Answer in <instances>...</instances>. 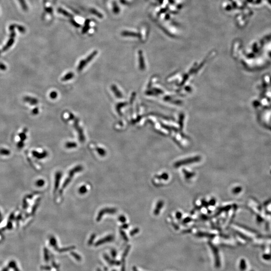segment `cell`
I'll use <instances>...</instances> for the list:
<instances>
[{"instance_id": "cell-1", "label": "cell", "mask_w": 271, "mask_h": 271, "mask_svg": "<svg viewBox=\"0 0 271 271\" xmlns=\"http://www.w3.org/2000/svg\"><path fill=\"white\" fill-rule=\"evenodd\" d=\"M82 170H83V167L79 165L74 167V168H73L69 171L67 178L65 180L64 182L63 183L62 185L61 191L68 185V184H69V183L70 182V181H71L72 178L73 177V176L74 175L75 173L81 171Z\"/></svg>"}, {"instance_id": "cell-2", "label": "cell", "mask_w": 271, "mask_h": 271, "mask_svg": "<svg viewBox=\"0 0 271 271\" xmlns=\"http://www.w3.org/2000/svg\"><path fill=\"white\" fill-rule=\"evenodd\" d=\"M97 53V51H94L93 53H92L90 55L86 58L85 59L82 60L79 62V64L78 66L77 69L78 71H81L83 69V68L87 65L88 63H89L92 59H93L94 57L96 55Z\"/></svg>"}, {"instance_id": "cell-3", "label": "cell", "mask_w": 271, "mask_h": 271, "mask_svg": "<svg viewBox=\"0 0 271 271\" xmlns=\"http://www.w3.org/2000/svg\"><path fill=\"white\" fill-rule=\"evenodd\" d=\"M117 209L114 208H105L101 209L97 215L96 220L97 221H100L102 217L105 214H114L117 212Z\"/></svg>"}, {"instance_id": "cell-4", "label": "cell", "mask_w": 271, "mask_h": 271, "mask_svg": "<svg viewBox=\"0 0 271 271\" xmlns=\"http://www.w3.org/2000/svg\"><path fill=\"white\" fill-rule=\"evenodd\" d=\"M210 246V247L211 248V250H212V251L213 256H214L215 266L216 268H218L220 267V265H221L220 259V257H219L218 250V248H217L215 247H214V246H213L212 245H211Z\"/></svg>"}, {"instance_id": "cell-5", "label": "cell", "mask_w": 271, "mask_h": 271, "mask_svg": "<svg viewBox=\"0 0 271 271\" xmlns=\"http://www.w3.org/2000/svg\"><path fill=\"white\" fill-rule=\"evenodd\" d=\"M113 240H114V237H113V236H112V235L107 236H106L105 237L102 238H101V239H100L99 241H97L95 244V246H100V245H102V244H104L105 243H106V242H111Z\"/></svg>"}, {"instance_id": "cell-6", "label": "cell", "mask_w": 271, "mask_h": 271, "mask_svg": "<svg viewBox=\"0 0 271 271\" xmlns=\"http://www.w3.org/2000/svg\"><path fill=\"white\" fill-rule=\"evenodd\" d=\"M15 33H14V32H12L11 35V37L10 39H9V41H8V42L7 43L6 45H5V46L3 47V50H2L3 51H7L8 49H9L13 45V43H14V37H15Z\"/></svg>"}, {"instance_id": "cell-7", "label": "cell", "mask_w": 271, "mask_h": 271, "mask_svg": "<svg viewBox=\"0 0 271 271\" xmlns=\"http://www.w3.org/2000/svg\"><path fill=\"white\" fill-rule=\"evenodd\" d=\"M23 100L25 102L28 103L31 106H35L38 104V100L37 99L34 98V97H32L29 96H26L24 97Z\"/></svg>"}, {"instance_id": "cell-8", "label": "cell", "mask_w": 271, "mask_h": 271, "mask_svg": "<svg viewBox=\"0 0 271 271\" xmlns=\"http://www.w3.org/2000/svg\"><path fill=\"white\" fill-rule=\"evenodd\" d=\"M62 173L60 172H57L55 174V183H54V192H55L58 188L60 180L61 178Z\"/></svg>"}, {"instance_id": "cell-9", "label": "cell", "mask_w": 271, "mask_h": 271, "mask_svg": "<svg viewBox=\"0 0 271 271\" xmlns=\"http://www.w3.org/2000/svg\"><path fill=\"white\" fill-rule=\"evenodd\" d=\"M32 155H33V156L34 157H35V158L38 159H41L44 158L48 155V153H47V152H46V151L43 152H42V153H39L37 151H32Z\"/></svg>"}, {"instance_id": "cell-10", "label": "cell", "mask_w": 271, "mask_h": 271, "mask_svg": "<svg viewBox=\"0 0 271 271\" xmlns=\"http://www.w3.org/2000/svg\"><path fill=\"white\" fill-rule=\"evenodd\" d=\"M112 90L114 92V94L116 95V97H118V98H122L123 95L122 94V93L121 92L118 90V88L116 87V86H115V85H112L111 87Z\"/></svg>"}, {"instance_id": "cell-11", "label": "cell", "mask_w": 271, "mask_h": 271, "mask_svg": "<svg viewBox=\"0 0 271 271\" xmlns=\"http://www.w3.org/2000/svg\"><path fill=\"white\" fill-rule=\"evenodd\" d=\"M28 131V130H27V128H25L23 130V131L22 132L20 133L19 134V137L20 139V141H23L24 142L26 140V139H27V135H26V132Z\"/></svg>"}, {"instance_id": "cell-12", "label": "cell", "mask_w": 271, "mask_h": 271, "mask_svg": "<svg viewBox=\"0 0 271 271\" xmlns=\"http://www.w3.org/2000/svg\"><path fill=\"white\" fill-rule=\"evenodd\" d=\"M73 76H74V74L71 72H70L68 73L67 74H66L65 75L64 77L61 79V80L63 81H67L68 80H69L70 79H71L72 78H73Z\"/></svg>"}, {"instance_id": "cell-13", "label": "cell", "mask_w": 271, "mask_h": 271, "mask_svg": "<svg viewBox=\"0 0 271 271\" xmlns=\"http://www.w3.org/2000/svg\"><path fill=\"white\" fill-rule=\"evenodd\" d=\"M11 152L10 150L5 149V148H1L0 149V154L4 156H8L10 154Z\"/></svg>"}, {"instance_id": "cell-14", "label": "cell", "mask_w": 271, "mask_h": 271, "mask_svg": "<svg viewBox=\"0 0 271 271\" xmlns=\"http://www.w3.org/2000/svg\"><path fill=\"white\" fill-rule=\"evenodd\" d=\"M122 34L124 36H133V37H137L138 34L136 33H133V32H128V31H124L122 32Z\"/></svg>"}, {"instance_id": "cell-15", "label": "cell", "mask_w": 271, "mask_h": 271, "mask_svg": "<svg viewBox=\"0 0 271 271\" xmlns=\"http://www.w3.org/2000/svg\"><path fill=\"white\" fill-rule=\"evenodd\" d=\"M96 151L98 152L99 154L101 156H104L106 154V151L104 149L101 148H97Z\"/></svg>"}, {"instance_id": "cell-16", "label": "cell", "mask_w": 271, "mask_h": 271, "mask_svg": "<svg viewBox=\"0 0 271 271\" xmlns=\"http://www.w3.org/2000/svg\"><path fill=\"white\" fill-rule=\"evenodd\" d=\"M66 147L68 149H70V148H75L76 147H77V144L74 143V142H67L66 144Z\"/></svg>"}, {"instance_id": "cell-17", "label": "cell", "mask_w": 271, "mask_h": 271, "mask_svg": "<svg viewBox=\"0 0 271 271\" xmlns=\"http://www.w3.org/2000/svg\"><path fill=\"white\" fill-rule=\"evenodd\" d=\"M36 185L38 187H42L45 184V181L44 180H43V179H39V180H38L36 182Z\"/></svg>"}, {"instance_id": "cell-18", "label": "cell", "mask_w": 271, "mask_h": 271, "mask_svg": "<svg viewBox=\"0 0 271 271\" xmlns=\"http://www.w3.org/2000/svg\"><path fill=\"white\" fill-rule=\"evenodd\" d=\"M87 191H88V189H87V188L85 186H81L79 189V192L81 194H83L85 193L86 192H87Z\"/></svg>"}, {"instance_id": "cell-19", "label": "cell", "mask_w": 271, "mask_h": 271, "mask_svg": "<svg viewBox=\"0 0 271 271\" xmlns=\"http://www.w3.org/2000/svg\"><path fill=\"white\" fill-rule=\"evenodd\" d=\"M19 1L20 3L21 6L23 9V10L26 11L27 10V6L24 0H19Z\"/></svg>"}, {"instance_id": "cell-20", "label": "cell", "mask_w": 271, "mask_h": 271, "mask_svg": "<svg viewBox=\"0 0 271 271\" xmlns=\"http://www.w3.org/2000/svg\"><path fill=\"white\" fill-rule=\"evenodd\" d=\"M50 97L52 99H55L57 97V93L56 91H52L50 94Z\"/></svg>"}, {"instance_id": "cell-21", "label": "cell", "mask_w": 271, "mask_h": 271, "mask_svg": "<svg viewBox=\"0 0 271 271\" xmlns=\"http://www.w3.org/2000/svg\"><path fill=\"white\" fill-rule=\"evenodd\" d=\"M9 265H10V267L14 268L15 271H19V270H18V269L17 268V266H16V265L15 263L14 262H11V263H10V264H9Z\"/></svg>"}, {"instance_id": "cell-22", "label": "cell", "mask_w": 271, "mask_h": 271, "mask_svg": "<svg viewBox=\"0 0 271 271\" xmlns=\"http://www.w3.org/2000/svg\"><path fill=\"white\" fill-rule=\"evenodd\" d=\"M39 109L38 107H35L34 108L33 110H32L31 112H32V114L33 115H37L39 113Z\"/></svg>"}, {"instance_id": "cell-23", "label": "cell", "mask_w": 271, "mask_h": 271, "mask_svg": "<svg viewBox=\"0 0 271 271\" xmlns=\"http://www.w3.org/2000/svg\"><path fill=\"white\" fill-rule=\"evenodd\" d=\"M71 254L74 257V258L78 260V261H80V260H81V257L78 255V254H77V253L76 254V253H71Z\"/></svg>"}, {"instance_id": "cell-24", "label": "cell", "mask_w": 271, "mask_h": 271, "mask_svg": "<svg viewBox=\"0 0 271 271\" xmlns=\"http://www.w3.org/2000/svg\"><path fill=\"white\" fill-rule=\"evenodd\" d=\"M24 146V143L23 141H20L17 144V147L19 149L22 148Z\"/></svg>"}, {"instance_id": "cell-25", "label": "cell", "mask_w": 271, "mask_h": 271, "mask_svg": "<svg viewBox=\"0 0 271 271\" xmlns=\"http://www.w3.org/2000/svg\"><path fill=\"white\" fill-rule=\"evenodd\" d=\"M119 220H120L121 222L123 223H125L126 221V218H125V216H124L123 215H121L119 216V218H118Z\"/></svg>"}, {"instance_id": "cell-26", "label": "cell", "mask_w": 271, "mask_h": 271, "mask_svg": "<svg viewBox=\"0 0 271 271\" xmlns=\"http://www.w3.org/2000/svg\"><path fill=\"white\" fill-rule=\"evenodd\" d=\"M120 234L122 235V236H123L124 239V240H125V241H127V242H128V237H127L126 235L125 234V233H124L123 231H122V230H121V231H120Z\"/></svg>"}, {"instance_id": "cell-27", "label": "cell", "mask_w": 271, "mask_h": 271, "mask_svg": "<svg viewBox=\"0 0 271 271\" xmlns=\"http://www.w3.org/2000/svg\"><path fill=\"white\" fill-rule=\"evenodd\" d=\"M7 69V67L5 65L2 63H0V70H6Z\"/></svg>"}, {"instance_id": "cell-28", "label": "cell", "mask_w": 271, "mask_h": 271, "mask_svg": "<svg viewBox=\"0 0 271 271\" xmlns=\"http://www.w3.org/2000/svg\"><path fill=\"white\" fill-rule=\"evenodd\" d=\"M95 234H93V235H92V236H91L90 240H89V242H88V244H89V245H90V244L93 242V241H94V238H95Z\"/></svg>"}, {"instance_id": "cell-29", "label": "cell", "mask_w": 271, "mask_h": 271, "mask_svg": "<svg viewBox=\"0 0 271 271\" xmlns=\"http://www.w3.org/2000/svg\"><path fill=\"white\" fill-rule=\"evenodd\" d=\"M138 231H139L138 229H135V230H133L132 231H131V233H130V235H131V236H134V235H135L136 234H137V233L138 232Z\"/></svg>"}, {"instance_id": "cell-30", "label": "cell", "mask_w": 271, "mask_h": 271, "mask_svg": "<svg viewBox=\"0 0 271 271\" xmlns=\"http://www.w3.org/2000/svg\"><path fill=\"white\" fill-rule=\"evenodd\" d=\"M44 253H45V259L46 260V261H47V260L49 259V256H48V251L46 250V248H45Z\"/></svg>"}, {"instance_id": "cell-31", "label": "cell", "mask_w": 271, "mask_h": 271, "mask_svg": "<svg viewBox=\"0 0 271 271\" xmlns=\"http://www.w3.org/2000/svg\"><path fill=\"white\" fill-rule=\"evenodd\" d=\"M18 29H19V31H20V32H22V33H24V32H25V28H23V27L20 26H19V28H18Z\"/></svg>"}, {"instance_id": "cell-32", "label": "cell", "mask_w": 271, "mask_h": 271, "mask_svg": "<svg viewBox=\"0 0 271 271\" xmlns=\"http://www.w3.org/2000/svg\"><path fill=\"white\" fill-rule=\"evenodd\" d=\"M59 12H60V13H62V14H63L64 15H66V16H69V14H68V13H66V12L64 11H63V10H62V9H59Z\"/></svg>"}, {"instance_id": "cell-33", "label": "cell", "mask_w": 271, "mask_h": 271, "mask_svg": "<svg viewBox=\"0 0 271 271\" xmlns=\"http://www.w3.org/2000/svg\"><path fill=\"white\" fill-rule=\"evenodd\" d=\"M112 256L113 257V258H115V257L117 255V253H116V251L115 250H112Z\"/></svg>"}, {"instance_id": "cell-34", "label": "cell", "mask_w": 271, "mask_h": 271, "mask_svg": "<svg viewBox=\"0 0 271 271\" xmlns=\"http://www.w3.org/2000/svg\"><path fill=\"white\" fill-rule=\"evenodd\" d=\"M7 227H8V229H11V228H12V224H11V223H9L8 224V225H7Z\"/></svg>"}, {"instance_id": "cell-35", "label": "cell", "mask_w": 271, "mask_h": 271, "mask_svg": "<svg viewBox=\"0 0 271 271\" xmlns=\"http://www.w3.org/2000/svg\"><path fill=\"white\" fill-rule=\"evenodd\" d=\"M133 271H139L138 270L137 268L136 267H133Z\"/></svg>"}, {"instance_id": "cell-36", "label": "cell", "mask_w": 271, "mask_h": 271, "mask_svg": "<svg viewBox=\"0 0 271 271\" xmlns=\"http://www.w3.org/2000/svg\"><path fill=\"white\" fill-rule=\"evenodd\" d=\"M128 227V224H125V225H123L122 227H123V228H124V229H126V228H127Z\"/></svg>"}, {"instance_id": "cell-37", "label": "cell", "mask_w": 271, "mask_h": 271, "mask_svg": "<svg viewBox=\"0 0 271 271\" xmlns=\"http://www.w3.org/2000/svg\"><path fill=\"white\" fill-rule=\"evenodd\" d=\"M3 271H7V269H5V270H4Z\"/></svg>"}, {"instance_id": "cell-38", "label": "cell", "mask_w": 271, "mask_h": 271, "mask_svg": "<svg viewBox=\"0 0 271 271\" xmlns=\"http://www.w3.org/2000/svg\"><path fill=\"white\" fill-rule=\"evenodd\" d=\"M0 55H1V52H0Z\"/></svg>"}, {"instance_id": "cell-39", "label": "cell", "mask_w": 271, "mask_h": 271, "mask_svg": "<svg viewBox=\"0 0 271 271\" xmlns=\"http://www.w3.org/2000/svg\"><path fill=\"white\" fill-rule=\"evenodd\" d=\"M0 216H1V213H0Z\"/></svg>"}]
</instances>
